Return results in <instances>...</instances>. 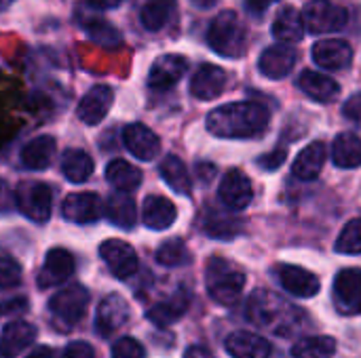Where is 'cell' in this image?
Here are the masks:
<instances>
[{
    "instance_id": "1",
    "label": "cell",
    "mask_w": 361,
    "mask_h": 358,
    "mask_svg": "<svg viewBox=\"0 0 361 358\" xmlns=\"http://www.w3.org/2000/svg\"><path fill=\"white\" fill-rule=\"evenodd\" d=\"M271 112L258 101H233L212 110L205 127L220 139H254L269 129Z\"/></svg>"
},
{
    "instance_id": "2",
    "label": "cell",
    "mask_w": 361,
    "mask_h": 358,
    "mask_svg": "<svg viewBox=\"0 0 361 358\" xmlns=\"http://www.w3.org/2000/svg\"><path fill=\"white\" fill-rule=\"evenodd\" d=\"M207 42L214 49V53L239 59L245 53L247 40H245V25L241 23L239 15L235 11H222L214 17L207 30Z\"/></svg>"
},
{
    "instance_id": "3",
    "label": "cell",
    "mask_w": 361,
    "mask_h": 358,
    "mask_svg": "<svg viewBox=\"0 0 361 358\" xmlns=\"http://www.w3.org/2000/svg\"><path fill=\"white\" fill-rule=\"evenodd\" d=\"M207 293L214 302L222 306L235 304L245 287V274L222 257H212L207 262Z\"/></svg>"
},
{
    "instance_id": "4",
    "label": "cell",
    "mask_w": 361,
    "mask_h": 358,
    "mask_svg": "<svg viewBox=\"0 0 361 358\" xmlns=\"http://www.w3.org/2000/svg\"><path fill=\"white\" fill-rule=\"evenodd\" d=\"M87 306H89V291L82 285H68L66 289L57 291L49 302L53 323L61 331L78 325L87 312Z\"/></svg>"
},
{
    "instance_id": "5",
    "label": "cell",
    "mask_w": 361,
    "mask_h": 358,
    "mask_svg": "<svg viewBox=\"0 0 361 358\" xmlns=\"http://www.w3.org/2000/svg\"><path fill=\"white\" fill-rule=\"evenodd\" d=\"M15 205L27 219L44 224L51 217L53 190L44 181H23L15 190Z\"/></svg>"
},
{
    "instance_id": "6",
    "label": "cell",
    "mask_w": 361,
    "mask_h": 358,
    "mask_svg": "<svg viewBox=\"0 0 361 358\" xmlns=\"http://www.w3.org/2000/svg\"><path fill=\"white\" fill-rule=\"evenodd\" d=\"M302 19L311 34H332L347 25L349 13L332 0H309L305 4Z\"/></svg>"
},
{
    "instance_id": "7",
    "label": "cell",
    "mask_w": 361,
    "mask_h": 358,
    "mask_svg": "<svg viewBox=\"0 0 361 358\" xmlns=\"http://www.w3.org/2000/svg\"><path fill=\"white\" fill-rule=\"evenodd\" d=\"M334 304L345 317L361 314V270L345 268L334 279Z\"/></svg>"
},
{
    "instance_id": "8",
    "label": "cell",
    "mask_w": 361,
    "mask_h": 358,
    "mask_svg": "<svg viewBox=\"0 0 361 358\" xmlns=\"http://www.w3.org/2000/svg\"><path fill=\"white\" fill-rule=\"evenodd\" d=\"M99 257L104 260L108 270L121 281H127L137 272V253L125 241L118 238L104 241L99 245Z\"/></svg>"
},
{
    "instance_id": "9",
    "label": "cell",
    "mask_w": 361,
    "mask_h": 358,
    "mask_svg": "<svg viewBox=\"0 0 361 358\" xmlns=\"http://www.w3.org/2000/svg\"><path fill=\"white\" fill-rule=\"evenodd\" d=\"M188 70V59L178 53H167L154 59L148 72V87L154 91H169L180 82Z\"/></svg>"
},
{
    "instance_id": "10",
    "label": "cell",
    "mask_w": 361,
    "mask_h": 358,
    "mask_svg": "<svg viewBox=\"0 0 361 358\" xmlns=\"http://www.w3.org/2000/svg\"><path fill=\"white\" fill-rule=\"evenodd\" d=\"M313 61L324 70H347L353 63V49L343 38H324L317 40L311 49Z\"/></svg>"
},
{
    "instance_id": "11",
    "label": "cell",
    "mask_w": 361,
    "mask_h": 358,
    "mask_svg": "<svg viewBox=\"0 0 361 358\" xmlns=\"http://www.w3.org/2000/svg\"><path fill=\"white\" fill-rule=\"evenodd\" d=\"M129 304L125 302V298L110 293L99 302L97 314H95V329L102 338H110L114 335L118 329H123L129 321Z\"/></svg>"
},
{
    "instance_id": "12",
    "label": "cell",
    "mask_w": 361,
    "mask_h": 358,
    "mask_svg": "<svg viewBox=\"0 0 361 358\" xmlns=\"http://www.w3.org/2000/svg\"><path fill=\"white\" fill-rule=\"evenodd\" d=\"M112 101H114V91L108 84H95L78 101L76 116L85 124L95 127V124H99L106 118V114L112 108Z\"/></svg>"
},
{
    "instance_id": "13",
    "label": "cell",
    "mask_w": 361,
    "mask_h": 358,
    "mask_svg": "<svg viewBox=\"0 0 361 358\" xmlns=\"http://www.w3.org/2000/svg\"><path fill=\"white\" fill-rule=\"evenodd\" d=\"M218 196L224 203V207H228L233 211L245 209L252 203V198H254V188H252L250 177L243 171H239V169L226 171V175L220 181Z\"/></svg>"
},
{
    "instance_id": "14",
    "label": "cell",
    "mask_w": 361,
    "mask_h": 358,
    "mask_svg": "<svg viewBox=\"0 0 361 358\" xmlns=\"http://www.w3.org/2000/svg\"><path fill=\"white\" fill-rule=\"evenodd\" d=\"M74 255L61 247H55L47 253L44 264L38 272V287L40 289H49L55 285L66 283L72 274H74Z\"/></svg>"
},
{
    "instance_id": "15",
    "label": "cell",
    "mask_w": 361,
    "mask_h": 358,
    "mask_svg": "<svg viewBox=\"0 0 361 358\" xmlns=\"http://www.w3.org/2000/svg\"><path fill=\"white\" fill-rule=\"evenodd\" d=\"M226 72L220 65L214 63H203L199 70L192 74L190 80V95L201 99V101H212L218 99L224 89H226Z\"/></svg>"
},
{
    "instance_id": "16",
    "label": "cell",
    "mask_w": 361,
    "mask_h": 358,
    "mask_svg": "<svg viewBox=\"0 0 361 358\" xmlns=\"http://www.w3.org/2000/svg\"><path fill=\"white\" fill-rule=\"evenodd\" d=\"M123 143L135 158L146 160V162L157 158L161 152L159 135L142 122H133L123 129Z\"/></svg>"
},
{
    "instance_id": "17",
    "label": "cell",
    "mask_w": 361,
    "mask_h": 358,
    "mask_svg": "<svg viewBox=\"0 0 361 358\" xmlns=\"http://www.w3.org/2000/svg\"><path fill=\"white\" fill-rule=\"evenodd\" d=\"M61 215H63V219H68L72 224H93L102 215L99 196L93 192L70 194L61 203Z\"/></svg>"
},
{
    "instance_id": "18",
    "label": "cell",
    "mask_w": 361,
    "mask_h": 358,
    "mask_svg": "<svg viewBox=\"0 0 361 358\" xmlns=\"http://www.w3.org/2000/svg\"><path fill=\"white\" fill-rule=\"evenodd\" d=\"M277 274H279L281 287L294 298H302V300L315 298L322 289L319 279L300 266H279Z\"/></svg>"
},
{
    "instance_id": "19",
    "label": "cell",
    "mask_w": 361,
    "mask_h": 358,
    "mask_svg": "<svg viewBox=\"0 0 361 358\" xmlns=\"http://www.w3.org/2000/svg\"><path fill=\"white\" fill-rule=\"evenodd\" d=\"M294 63H296V53L288 44H273L269 49H264V53L258 59V68H260L262 76H267L271 80L286 78L294 70Z\"/></svg>"
},
{
    "instance_id": "20",
    "label": "cell",
    "mask_w": 361,
    "mask_h": 358,
    "mask_svg": "<svg viewBox=\"0 0 361 358\" xmlns=\"http://www.w3.org/2000/svg\"><path fill=\"white\" fill-rule=\"evenodd\" d=\"M226 352L233 358H271L273 346L258 333L235 331L226 338Z\"/></svg>"
},
{
    "instance_id": "21",
    "label": "cell",
    "mask_w": 361,
    "mask_h": 358,
    "mask_svg": "<svg viewBox=\"0 0 361 358\" xmlns=\"http://www.w3.org/2000/svg\"><path fill=\"white\" fill-rule=\"evenodd\" d=\"M298 87L307 97H311L319 103H332L341 95V84L334 78H330L328 74L315 72V70H305L298 76Z\"/></svg>"
},
{
    "instance_id": "22",
    "label": "cell",
    "mask_w": 361,
    "mask_h": 358,
    "mask_svg": "<svg viewBox=\"0 0 361 358\" xmlns=\"http://www.w3.org/2000/svg\"><path fill=\"white\" fill-rule=\"evenodd\" d=\"M176 217H178V209L169 198L159 196V194L146 196L144 207H142V222L146 228L157 230V232L167 230L169 226H173Z\"/></svg>"
},
{
    "instance_id": "23",
    "label": "cell",
    "mask_w": 361,
    "mask_h": 358,
    "mask_svg": "<svg viewBox=\"0 0 361 358\" xmlns=\"http://www.w3.org/2000/svg\"><path fill=\"white\" fill-rule=\"evenodd\" d=\"M36 340V327L25 321H13L2 329L0 335V354L6 358L21 354Z\"/></svg>"
},
{
    "instance_id": "24",
    "label": "cell",
    "mask_w": 361,
    "mask_h": 358,
    "mask_svg": "<svg viewBox=\"0 0 361 358\" xmlns=\"http://www.w3.org/2000/svg\"><path fill=\"white\" fill-rule=\"evenodd\" d=\"M326 158H328V152H326V146L322 141H313L309 143L294 160L292 165V173L294 177L302 179V181H311L315 177H319L324 165H326Z\"/></svg>"
},
{
    "instance_id": "25",
    "label": "cell",
    "mask_w": 361,
    "mask_h": 358,
    "mask_svg": "<svg viewBox=\"0 0 361 358\" xmlns=\"http://www.w3.org/2000/svg\"><path fill=\"white\" fill-rule=\"evenodd\" d=\"M108 222L121 230H131L135 226V219H137V209H135V200L129 196V192H114L108 203H106V209H104Z\"/></svg>"
},
{
    "instance_id": "26",
    "label": "cell",
    "mask_w": 361,
    "mask_h": 358,
    "mask_svg": "<svg viewBox=\"0 0 361 358\" xmlns=\"http://www.w3.org/2000/svg\"><path fill=\"white\" fill-rule=\"evenodd\" d=\"M305 30L302 13L294 6L281 8L273 21V36L281 42H300L305 38Z\"/></svg>"
},
{
    "instance_id": "27",
    "label": "cell",
    "mask_w": 361,
    "mask_h": 358,
    "mask_svg": "<svg viewBox=\"0 0 361 358\" xmlns=\"http://www.w3.org/2000/svg\"><path fill=\"white\" fill-rule=\"evenodd\" d=\"M57 143L55 137L51 135H40L36 139H32L23 150H21V162L23 167L32 169V171H42L51 165L53 156H55Z\"/></svg>"
},
{
    "instance_id": "28",
    "label": "cell",
    "mask_w": 361,
    "mask_h": 358,
    "mask_svg": "<svg viewBox=\"0 0 361 358\" xmlns=\"http://www.w3.org/2000/svg\"><path fill=\"white\" fill-rule=\"evenodd\" d=\"M188 304H190V298H188V293L182 289V291H178L176 295H171L167 302H161V304L152 306V308L148 310V321H152V323L159 325V327H167V325L180 321V319L186 314Z\"/></svg>"
},
{
    "instance_id": "29",
    "label": "cell",
    "mask_w": 361,
    "mask_h": 358,
    "mask_svg": "<svg viewBox=\"0 0 361 358\" xmlns=\"http://www.w3.org/2000/svg\"><path fill=\"white\" fill-rule=\"evenodd\" d=\"M159 173H161L163 181L176 194H182V196H190L192 194V181H190V175H188V169H186V165L178 156H173V154L165 156L161 167H159Z\"/></svg>"
},
{
    "instance_id": "30",
    "label": "cell",
    "mask_w": 361,
    "mask_h": 358,
    "mask_svg": "<svg viewBox=\"0 0 361 358\" xmlns=\"http://www.w3.org/2000/svg\"><path fill=\"white\" fill-rule=\"evenodd\" d=\"M332 160L341 169L361 167V137L355 133H341L332 143Z\"/></svg>"
},
{
    "instance_id": "31",
    "label": "cell",
    "mask_w": 361,
    "mask_h": 358,
    "mask_svg": "<svg viewBox=\"0 0 361 358\" xmlns=\"http://www.w3.org/2000/svg\"><path fill=\"white\" fill-rule=\"evenodd\" d=\"M93 158L78 148H70L61 160V173L72 184H85L93 173Z\"/></svg>"
},
{
    "instance_id": "32",
    "label": "cell",
    "mask_w": 361,
    "mask_h": 358,
    "mask_svg": "<svg viewBox=\"0 0 361 358\" xmlns=\"http://www.w3.org/2000/svg\"><path fill=\"white\" fill-rule=\"evenodd\" d=\"M106 179L110 186H114L116 190H123V192H133L140 184H142V171L137 167H133L131 162L127 160H112L108 167H106Z\"/></svg>"
},
{
    "instance_id": "33",
    "label": "cell",
    "mask_w": 361,
    "mask_h": 358,
    "mask_svg": "<svg viewBox=\"0 0 361 358\" xmlns=\"http://www.w3.org/2000/svg\"><path fill=\"white\" fill-rule=\"evenodd\" d=\"M334 354H336V340L328 335L302 338L292 348L294 358H334Z\"/></svg>"
},
{
    "instance_id": "34",
    "label": "cell",
    "mask_w": 361,
    "mask_h": 358,
    "mask_svg": "<svg viewBox=\"0 0 361 358\" xmlns=\"http://www.w3.org/2000/svg\"><path fill=\"white\" fill-rule=\"evenodd\" d=\"M173 11V2L171 0H150L142 6L140 13V21L148 32H159L167 25L169 17Z\"/></svg>"
},
{
    "instance_id": "35",
    "label": "cell",
    "mask_w": 361,
    "mask_h": 358,
    "mask_svg": "<svg viewBox=\"0 0 361 358\" xmlns=\"http://www.w3.org/2000/svg\"><path fill=\"white\" fill-rule=\"evenodd\" d=\"M203 230L209 236L224 241V238H233L235 234H239L241 226H239V219L228 217V215H220L218 211L207 209V213L203 217Z\"/></svg>"
},
{
    "instance_id": "36",
    "label": "cell",
    "mask_w": 361,
    "mask_h": 358,
    "mask_svg": "<svg viewBox=\"0 0 361 358\" xmlns=\"http://www.w3.org/2000/svg\"><path fill=\"white\" fill-rule=\"evenodd\" d=\"M157 262L165 268H178L186 266L190 262V251L184 241L180 238H169L157 249Z\"/></svg>"
},
{
    "instance_id": "37",
    "label": "cell",
    "mask_w": 361,
    "mask_h": 358,
    "mask_svg": "<svg viewBox=\"0 0 361 358\" xmlns=\"http://www.w3.org/2000/svg\"><path fill=\"white\" fill-rule=\"evenodd\" d=\"M85 30H87L89 38L93 42H97L99 46H104V49H112V46L121 44L118 30L114 25H110L108 21H104V19H93L91 23L85 25Z\"/></svg>"
},
{
    "instance_id": "38",
    "label": "cell",
    "mask_w": 361,
    "mask_h": 358,
    "mask_svg": "<svg viewBox=\"0 0 361 358\" xmlns=\"http://www.w3.org/2000/svg\"><path fill=\"white\" fill-rule=\"evenodd\" d=\"M334 249L343 255H360L361 253V219H351L341 236L336 238Z\"/></svg>"
},
{
    "instance_id": "39",
    "label": "cell",
    "mask_w": 361,
    "mask_h": 358,
    "mask_svg": "<svg viewBox=\"0 0 361 358\" xmlns=\"http://www.w3.org/2000/svg\"><path fill=\"white\" fill-rule=\"evenodd\" d=\"M21 283V266L6 257L0 255V289H13Z\"/></svg>"
},
{
    "instance_id": "40",
    "label": "cell",
    "mask_w": 361,
    "mask_h": 358,
    "mask_svg": "<svg viewBox=\"0 0 361 358\" xmlns=\"http://www.w3.org/2000/svg\"><path fill=\"white\" fill-rule=\"evenodd\" d=\"M112 358H146L144 346L133 338H121L112 346Z\"/></svg>"
},
{
    "instance_id": "41",
    "label": "cell",
    "mask_w": 361,
    "mask_h": 358,
    "mask_svg": "<svg viewBox=\"0 0 361 358\" xmlns=\"http://www.w3.org/2000/svg\"><path fill=\"white\" fill-rule=\"evenodd\" d=\"M286 156H288V152L283 148L273 150V152L264 154L262 158H258V167H262L264 171H277L286 162Z\"/></svg>"
},
{
    "instance_id": "42",
    "label": "cell",
    "mask_w": 361,
    "mask_h": 358,
    "mask_svg": "<svg viewBox=\"0 0 361 358\" xmlns=\"http://www.w3.org/2000/svg\"><path fill=\"white\" fill-rule=\"evenodd\" d=\"M343 116H345L347 120H351L353 124L361 127V93L351 95V97L345 101V106H343Z\"/></svg>"
},
{
    "instance_id": "43",
    "label": "cell",
    "mask_w": 361,
    "mask_h": 358,
    "mask_svg": "<svg viewBox=\"0 0 361 358\" xmlns=\"http://www.w3.org/2000/svg\"><path fill=\"white\" fill-rule=\"evenodd\" d=\"M63 358H95V350L87 342H72L66 346Z\"/></svg>"
},
{
    "instance_id": "44",
    "label": "cell",
    "mask_w": 361,
    "mask_h": 358,
    "mask_svg": "<svg viewBox=\"0 0 361 358\" xmlns=\"http://www.w3.org/2000/svg\"><path fill=\"white\" fill-rule=\"evenodd\" d=\"M25 308H27V302L23 298L8 300V302H0V317H4V314H17V312H23Z\"/></svg>"
},
{
    "instance_id": "45",
    "label": "cell",
    "mask_w": 361,
    "mask_h": 358,
    "mask_svg": "<svg viewBox=\"0 0 361 358\" xmlns=\"http://www.w3.org/2000/svg\"><path fill=\"white\" fill-rule=\"evenodd\" d=\"M275 2H279V0H245V6L252 15H262Z\"/></svg>"
},
{
    "instance_id": "46",
    "label": "cell",
    "mask_w": 361,
    "mask_h": 358,
    "mask_svg": "<svg viewBox=\"0 0 361 358\" xmlns=\"http://www.w3.org/2000/svg\"><path fill=\"white\" fill-rule=\"evenodd\" d=\"M197 175L203 184H209L216 175V165H209V162H199L197 165Z\"/></svg>"
},
{
    "instance_id": "47",
    "label": "cell",
    "mask_w": 361,
    "mask_h": 358,
    "mask_svg": "<svg viewBox=\"0 0 361 358\" xmlns=\"http://www.w3.org/2000/svg\"><path fill=\"white\" fill-rule=\"evenodd\" d=\"M184 358H214V354H212L207 348H203V346H190V348L186 350Z\"/></svg>"
},
{
    "instance_id": "48",
    "label": "cell",
    "mask_w": 361,
    "mask_h": 358,
    "mask_svg": "<svg viewBox=\"0 0 361 358\" xmlns=\"http://www.w3.org/2000/svg\"><path fill=\"white\" fill-rule=\"evenodd\" d=\"M25 358H55V352L49 346H38V348H34Z\"/></svg>"
},
{
    "instance_id": "49",
    "label": "cell",
    "mask_w": 361,
    "mask_h": 358,
    "mask_svg": "<svg viewBox=\"0 0 361 358\" xmlns=\"http://www.w3.org/2000/svg\"><path fill=\"white\" fill-rule=\"evenodd\" d=\"M95 8H116L123 0H87Z\"/></svg>"
},
{
    "instance_id": "50",
    "label": "cell",
    "mask_w": 361,
    "mask_h": 358,
    "mask_svg": "<svg viewBox=\"0 0 361 358\" xmlns=\"http://www.w3.org/2000/svg\"><path fill=\"white\" fill-rule=\"evenodd\" d=\"M11 2H13V0H0V11H4Z\"/></svg>"
},
{
    "instance_id": "51",
    "label": "cell",
    "mask_w": 361,
    "mask_h": 358,
    "mask_svg": "<svg viewBox=\"0 0 361 358\" xmlns=\"http://www.w3.org/2000/svg\"><path fill=\"white\" fill-rule=\"evenodd\" d=\"M0 358H6V357H0Z\"/></svg>"
}]
</instances>
